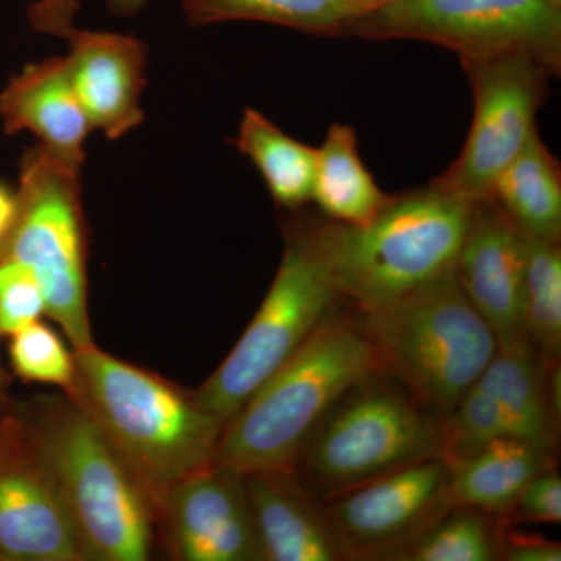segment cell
I'll use <instances>...</instances> for the list:
<instances>
[{"instance_id":"6da1fadb","label":"cell","mask_w":561,"mask_h":561,"mask_svg":"<svg viewBox=\"0 0 561 561\" xmlns=\"http://www.w3.org/2000/svg\"><path fill=\"white\" fill-rule=\"evenodd\" d=\"M73 353L76 379L68 397L98 424L160 511L172 486L213 465L224 421L203 408L194 391L146 368L94 345Z\"/></svg>"},{"instance_id":"7a4b0ae2","label":"cell","mask_w":561,"mask_h":561,"mask_svg":"<svg viewBox=\"0 0 561 561\" xmlns=\"http://www.w3.org/2000/svg\"><path fill=\"white\" fill-rule=\"evenodd\" d=\"M476 202L432 183L394 195L364 227L324 221L301 238L323 265L339 300L376 311L456 265Z\"/></svg>"},{"instance_id":"3957f363","label":"cell","mask_w":561,"mask_h":561,"mask_svg":"<svg viewBox=\"0 0 561 561\" xmlns=\"http://www.w3.org/2000/svg\"><path fill=\"white\" fill-rule=\"evenodd\" d=\"M376 371L359 320L328 313L294 356L225 423L214 467L250 472L294 471L321 421Z\"/></svg>"},{"instance_id":"277c9868","label":"cell","mask_w":561,"mask_h":561,"mask_svg":"<svg viewBox=\"0 0 561 561\" xmlns=\"http://www.w3.org/2000/svg\"><path fill=\"white\" fill-rule=\"evenodd\" d=\"M20 420L25 449L60 493L84 559H149L157 507L91 416L69 398Z\"/></svg>"},{"instance_id":"5b68a950","label":"cell","mask_w":561,"mask_h":561,"mask_svg":"<svg viewBox=\"0 0 561 561\" xmlns=\"http://www.w3.org/2000/svg\"><path fill=\"white\" fill-rule=\"evenodd\" d=\"M360 316L378 376L397 379L416 404L442 416L479 381L500 346L461 287L456 265Z\"/></svg>"},{"instance_id":"8992f818","label":"cell","mask_w":561,"mask_h":561,"mask_svg":"<svg viewBox=\"0 0 561 561\" xmlns=\"http://www.w3.org/2000/svg\"><path fill=\"white\" fill-rule=\"evenodd\" d=\"M443 440L445 416L421 408L376 375L353 387L321 421L295 472L316 496L328 501L409 465L442 457Z\"/></svg>"},{"instance_id":"52a82bcc","label":"cell","mask_w":561,"mask_h":561,"mask_svg":"<svg viewBox=\"0 0 561 561\" xmlns=\"http://www.w3.org/2000/svg\"><path fill=\"white\" fill-rule=\"evenodd\" d=\"M80 171L44 147L28 150L21 161L16 221L0 250V260L21 262L35 273L46 313L73 351L94 345Z\"/></svg>"},{"instance_id":"ba28073f","label":"cell","mask_w":561,"mask_h":561,"mask_svg":"<svg viewBox=\"0 0 561 561\" xmlns=\"http://www.w3.org/2000/svg\"><path fill=\"white\" fill-rule=\"evenodd\" d=\"M346 36L448 47L461 65L524 55L561 69V0H391L365 11Z\"/></svg>"},{"instance_id":"9c48e42d","label":"cell","mask_w":561,"mask_h":561,"mask_svg":"<svg viewBox=\"0 0 561 561\" xmlns=\"http://www.w3.org/2000/svg\"><path fill=\"white\" fill-rule=\"evenodd\" d=\"M339 301L323 265L295 230L283 261L253 320L221 362L195 390L203 408L224 423L238 415L327 319Z\"/></svg>"},{"instance_id":"30bf717a","label":"cell","mask_w":561,"mask_h":561,"mask_svg":"<svg viewBox=\"0 0 561 561\" xmlns=\"http://www.w3.org/2000/svg\"><path fill=\"white\" fill-rule=\"evenodd\" d=\"M474 94V114L459 158L434 183L470 201L489 198L491 184L538 130V110L556 77L524 55L463 65Z\"/></svg>"},{"instance_id":"8fae6325","label":"cell","mask_w":561,"mask_h":561,"mask_svg":"<svg viewBox=\"0 0 561 561\" xmlns=\"http://www.w3.org/2000/svg\"><path fill=\"white\" fill-rule=\"evenodd\" d=\"M451 465H409L328 500L324 515L346 560H390L451 508Z\"/></svg>"},{"instance_id":"7c38bea8","label":"cell","mask_w":561,"mask_h":561,"mask_svg":"<svg viewBox=\"0 0 561 561\" xmlns=\"http://www.w3.org/2000/svg\"><path fill=\"white\" fill-rule=\"evenodd\" d=\"M160 511L181 560H264L242 472L210 465L172 486Z\"/></svg>"},{"instance_id":"4fadbf2b","label":"cell","mask_w":561,"mask_h":561,"mask_svg":"<svg viewBox=\"0 0 561 561\" xmlns=\"http://www.w3.org/2000/svg\"><path fill=\"white\" fill-rule=\"evenodd\" d=\"M524 232L491 198L476 202L456 273L468 298L490 324L497 343L524 337Z\"/></svg>"},{"instance_id":"5bb4252c","label":"cell","mask_w":561,"mask_h":561,"mask_svg":"<svg viewBox=\"0 0 561 561\" xmlns=\"http://www.w3.org/2000/svg\"><path fill=\"white\" fill-rule=\"evenodd\" d=\"M66 41L70 79L92 130L124 138L144 121L146 47L131 35L77 27Z\"/></svg>"},{"instance_id":"9a60e30c","label":"cell","mask_w":561,"mask_h":561,"mask_svg":"<svg viewBox=\"0 0 561 561\" xmlns=\"http://www.w3.org/2000/svg\"><path fill=\"white\" fill-rule=\"evenodd\" d=\"M0 559L87 560L60 493L24 437L20 454L0 468Z\"/></svg>"},{"instance_id":"2e32d148","label":"cell","mask_w":561,"mask_h":561,"mask_svg":"<svg viewBox=\"0 0 561 561\" xmlns=\"http://www.w3.org/2000/svg\"><path fill=\"white\" fill-rule=\"evenodd\" d=\"M0 119L9 135L32 133L39 146L81 169L92 131L73 90L66 57L27 65L0 92Z\"/></svg>"},{"instance_id":"e0dca14e","label":"cell","mask_w":561,"mask_h":561,"mask_svg":"<svg viewBox=\"0 0 561 561\" xmlns=\"http://www.w3.org/2000/svg\"><path fill=\"white\" fill-rule=\"evenodd\" d=\"M243 478L264 560H346L324 508L306 493L297 472H250Z\"/></svg>"},{"instance_id":"ac0fdd59","label":"cell","mask_w":561,"mask_h":561,"mask_svg":"<svg viewBox=\"0 0 561 561\" xmlns=\"http://www.w3.org/2000/svg\"><path fill=\"white\" fill-rule=\"evenodd\" d=\"M549 365L524 335L497 346L478 383L500 405L508 437L557 454L560 416L549 397Z\"/></svg>"},{"instance_id":"d6986e66","label":"cell","mask_w":561,"mask_h":561,"mask_svg":"<svg viewBox=\"0 0 561 561\" xmlns=\"http://www.w3.org/2000/svg\"><path fill=\"white\" fill-rule=\"evenodd\" d=\"M556 456L519 438H497L451 467V507L478 508L504 522L531 479L556 467Z\"/></svg>"},{"instance_id":"ffe728a7","label":"cell","mask_w":561,"mask_h":561,"mask_svg":"<svg viewBox=\"0 0 561 561\" xmlns=\"http://www.w3.org/2000/svg\"><path fill=\"white\" fill-rule=\"evenodd\" d=\"M394 195L387 194L362 161L356 130L332 124L317 149L312 202L332 221L364 227L375 220Z\"/></svg>"},{"instance_id":"44dd1931","label":"cell","mask_w":561,"mask_h":561,"mask_svg":"<svg viewBox=\"0 0 561 561\" xmlns=\"http://www.w3.org/2000/svg\"><path fill=\"white\" fill-rule=\"evenodd\" d=\"M489 198L524 234L560 243L561 168L540 131L530 136L518 157L496 176Z\"/></svg>"},{"instance_id":"7402d4cb","label":"cell","mask_w":561,"mask_h":561,"mask_svg":"<svg viewBox=\"0 0 561 561\" xmlns=\"http://www.w3.org/2000/svg\"><path fill=\"white\" fill-rule=\"evenodd\" d=\"M192 27L231 21L265 22L320 36H346L367 0H181Z\"/></svg>"},{"instance_id":"603a6c76","label":"cell","mask_w":561,"mask_h":561,"mask_svg":"<svg viewBox=\"0 0 561 561\" xmlns=\"http://www.w3.org/2000/svg\"><path fill=\"white\" fill-rule=\"evenodd\" d=\"M236 147L260 171L273 201L297 210L312 202L317 149L286 135L261 111H243Z\"/></svg>"},{"instance_id":"cb8c5ba5","label":"cell","mask_w":561,"mask_h":561,"mask_svg":"<svg viewBox=\"0 0 561 561\" xmlns=\"http://www.w3.org/2000/svg\"><path fill=\"white\" fill-rule=\"evenodd\" d=\"M526 272L523 287V328L542 359L560 360L561 250L560 243L524 234Z\"/></svg>"},{"instance_id":"d4e9b609","label":"cell","mask_w":561,"mask_h":561,"mask_svg":"<svg viewBox=\"0 0 561 561\" xmlns=\"http://www.w3.org/2000/svg\"><path fill=\"white\" fill-rule=\"evenodd\" d=\"M505 524L471 507H451L430 529L394 553V561H496Z\"/></svg>"},{"instance_id":"484cf974","label":"cell","mask_w":561,"mask_h":561,"mask_svg":"<svg viewBox=\"0 0 561 561\" xmlns=\"http://www.w3.org/2000/svg\"><path fill=\"white\" fill-rule=\"evenodd\" d=\"M10 364L24 382L49 383L69 393L76 379V353L57 331L35 321L10 335Z\"/></svg>"},{"instance_id":"4316f807","label":"cell","mask_w":561,"mask_h":561,"mask_svg":"<svg viewBox=\"0 0 561 561\" xmlns=\"http://www.w3.org/2000/svg\"><path fill=\"white\" fill-rule=\"evenodd\" d=\"M502 437H508V432L500 405L476 382L456 409L445 415L442 457L454 467Z\"/></svg>"},{"instance_id":"83f0119b","label":"cell","mask_w":561,"mask_h":561,"mask_svg":"<svg viewBox=\"0 0 561 561\" xmlns=\"http://www.w3.org/2000/svg\"><path fill=\"white\" fill-rule=\"evenodd\" d=\"M46 313V300L38 279L21 262L0 260V334L28 327Z\"/></svg>"},{"instance_id":"f1b7e54d","label":"cell","mask_w":561,"mask_h":561,"mask_svg":"<svg viewBox=\"0 0 561 561\" xmlns=\"http://www.w3.org/2000/svg\"><path fill=\"white\" fill-rule=\"evenodd\" d=\"M560 524L561 478L556 467L535 476L519 494L507 518V523Z\"/></svg>"},{"instance_id":"f546056e","label":"cell","mask_w":561,"mask_h":561,"mask_svg":"<svg viewBox=\"0 0 561 561\" xmlns=\"http://www.w3.org/2000/svg\"><path fill=\"white\" fill-rule=\"evenodd\" d=\"M79 10V0H35L28 5L27 14L35 31L66 39L76 28L73 20Z\"/></svg>"},{"instance_id":"4dcf8cb0","label":"cell","mask_w":561,"mask_h":561,"mask_svg":"<svg viewBox=\"0 0 561 561\" xmlns=\"http://www.w3.org/2000/svg\"><path fill=\"white\" fill-rule=\"evenodd\" d=\"M501 560L560 561L561 546L540 535L518 534L504 527L501 538Z\"/></svg>"},{"instance_id":"1f68e13d","label":"cell","mask_w":561,"mask_h":561,"mask_svg":"<svg viewBox=\"0 0 561 561\" xmlns=\"http://www.w3.org/2000/svg\"><path fill=\"white\" fill-rule=\"evenodd\" d=\"M22 449V424L20 416L0 413V468L9 463Z\"/></svg>"},{"instance_id":"d6a6232c","label":"cell","mask_w":561,"mask_h":561,"mask_svg":"<svg viewBox=\"0 0 561 561\" xmlns=\"http://www.w3.org/2000/svg\"><path fill=\"white\" fill-rule=\"evenodd\" d=\"M18 216L16 192L0 183V250L5 245Z\"/></svg>"},{"instance_id":"836d02e7","label":"cell","mask_w":561,"mask_h":561,"mask_svg":"<svg viewBox=\"0 0 561 561\" xmlns=\"http://www.w3.org/2000/svg\"><path fill=\"white\" fill-rule=\"evenodd\" d=\"M149 0H108L111 13L122 18L136 16Z\"/></svg>"},{"instance_id":"e575fe53","label":"cell","mask_w":561,"mask_h":561,"mask_svg":"<svg viewBox=\"0 0 561 561\" xmlns=\"http://www.w3.org/2000/svg\"><path fill=\"white\" fill-rule=\"evenodd\" d=\"M5 400H7V376L5 371L2 370V365H0V413L5 409Z\"/></svg>"},{"instance_id":"d590c367","label":"cell","mask_w":561,"mask_h":561,"mask_svg":"<svg viewBox=\"0 0 561 561\" xmlns=\"http://www.w3.org/2000/svg\"><path fill=\"white\" fill-rule=\"evenodd\" d=\"M387 2H391V0H367L368 5H370V10Z\"/></svg>"}]
</instances>
